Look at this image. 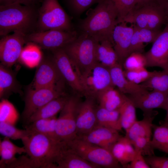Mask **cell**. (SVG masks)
<instances>
[{
  "mask_svg": "<svg viewBox=\"0 0 168 168\" xmlns=\"http://www.w3.org/2000/svg\"><path fill=\"white\" fill-rule=\"evenodd\" d=\"M118 24L117 13L112 0H100L81 21L79 27L81 32L98 42L109 40L112 43L113 31Z\"/></svg>",
  "mask_w": 168,
  "mask_h": 168,
  "instance_id": "cell-1",
  "label": "cell"
},
{
  "mask_svg": "<svg viewBox=\"0 0 168 168\" xmlns=\"http://www.w3.org/2000/svg\"><path fill=\"white\" fill-rule=\"evenodd\" d=\"M26 153L40 168H56L55 161L64 142L32 132L21 140Z\"/></svg>",
  "mask_w": 168,
  "mask_h": 168,
  "instance_id": "cell-2",
  "label": "cell"
},
{
  "mask_svg": "<svg viewBox=\"0 0 168 168\" xmlns=\"http://www.w3.org/2000/svg\"><path fill=\"white\" fill-rule=\"evenodd\" d=\"M36 14L30 5L14 3L0 6V35L20 31L26 34L34 26Z\"/></svg>",
  "mask_w": 168,
  "mask_h": 168,
  "instance_id": "cell-3",
  "label": "cell"
},
{
  "mask_svg": "<svg viewBox=\"0 0 168 168\" xmlns=\"http://www.w3.org/2000/svg\"><path fill=\"white\" fill-rule=\"evenodd\" d=\"M98 42L93 38L83 32L64 49L79 77L88 71L97 62L96 49Z\"/></svg>",
  "mask_w": 168,
  "mask_h": 168,
  "instance_id": "cell-4",
  "label": "cell"
},
{
  "mask_svg": "<svg viewBox=\"0 0 168 168\" xmlns=\"http://www.w3.org/2000/svg\"><path fill=\"white\" fill-rule=\"evenodd\" d=\"M64 142L66 146L74 152L98 168L122 167L109 150L77 137Z\"/></svg>",
  "mask_w": 168,
  "mask_h": 168,
  "instance_id": "cell-5",
  "label": "cell"
},
{
  "mask_svg": "<svg viewBox=\"0 0 168 168\" xmlns=\"http://www.w3.org/2000/svg\"><path fill=\"white\" fill-rule=\"evenodd\" d=\"M38 14L37 23L39 31L72 30L70 20L58 0H44Z\"/></svg>",
  "mask_w": 168,
  "mask_h": 168,
  "instance_id": "cell-6",
  "label": "cell"
},
{
  "mask_svg": "<svg viewBox=\"0 0 168 168\" xmlns=\"http://www.w3.org/2000/svg\"><path fill=\"white\" fill-rule=\"evenodd\" d=\"M123 22L131 24L138 28L157 30H160L164 24L167 23L163 10L157 3L135 9L126 16Z\"/></svg>",
  "mask_w": 168,
  "mask_h": 168,
  "instance_id": "cell-7",
  "label": "cell"
},
{
  "mask_svg": "<svg viewBox=\"0 0 168 168\" xmlns=\"http://www.w3.org/2000/svg\"><path fill=\"white\" fill-rule=\"evenodd\" d=\"M65 81L54 86L36 89H30L25 99V107L22 116L25 122L38 109L52 100L67 94Z\"/></svg>",
  "mask_w": 168,
  "mask_h": 168,
  "instance_id": "cell-8",
  "label": "cell"
},
{
  "mask_svg": "<svg viewBox=\"0 0 168 168\" xmlns=\"http://www.w3.org/2000/svg\"><path fill=\"white\" fill-rule=\"evenodd\" d=\"M81 96L73 94L70 96L60 112L56 123V133L60 141L66 142L77 136L76 117L77 107Z\"/></svg>",
  "mask_w": 168,
  "mask_h": 168,
  "instance_id": "cell-9",
  "label": "cell"
},
{
  "mask_svg": "<svg viewBox=\"0 0 168 168\" xmlns=\"http://www.w3.org/2000/svg\"><path fill=\"white\" fill-rule=\"evenodd\" d=\"M78 35L76 31L52 29L33 32L26 35L27 42L52 51L63 48L73 41Z\"/></svg>",
  "mask_w": 168,
  "mask_h": 168,
  "instance_id": "cell-10",
  "label": "cell"
},
{
  "mask_svg": "<svg viewBox=\"0 0 168 168\" xmlns=\"http://www.w3.org/2000/svg\"><path fill=\"white\" fill-rule=\"evenodd\" d=\"M79 77L85 97H91L96 100L100 92L114 86L111 81L110 68L98 63Z\"/></svg>",
  "mask_w": 168,
  "mask_h": 168,
  "instance_id": "cell-11",
  "label": "cell"
},
{
  "mask_svg": "<svg viewBox=\"0 0 168 168\" xmlns=\"http://www.w3.org/2000/svg\"><path fill=\"white\" fill-rule=\"evenodd\" d=\"M26 35L16 31L2 37L0 40L1 64L9 67L19 60L24 45L27 42Z\"/></svg>",
  "mask_w": 168,
  "mask_h": 168,
  "instance_id": "cell-12",
  "label": "cell"
},
{
  "mask_svg": "<svg viewBox=\"0 0 168 168\" xmlns=\"http://www.w3.org/2000/svg\"><path fill=\"white\" fill-rule=\"evenodd\" d=\"M52 51V57L63 78L70 86L74 94L84 96L79 76L64 49L60 48Z\"/></svg>",
  "mask_w": 168,
  "mask_h": 168,
  "instance_id": "cell-13",
  "label": "cell"
},
{
  "mask_svg": "<svg viewBox=\"0 0 168 168\" xmlns=\"http://www.w3.org/2000/svg\"><path fill=\"white\" fill-rule=\"evenodd\" d=\"M144 54L146 67H158L168 71V23Z\"/></svg>",
  "mask_w": 168,
  "mask_h": 168,
  "instance_id": "cell-14",
  "label": "cell"
},
{
  "mask_svg": "<svg viewBox=\"0 0 168 168\" xmlns=\"http://www.w3.org/2000/svg\"><path fill=\"white\" fill-rule=\"evenodd\" d=\"M96 102L95 99L89 97L80 102L76 117L77 137L87 133L97 125Z\"/></svg>",
  "mask_w": 168,
  "mask_h": 168,
  "instance_id": "cell-15",
  "label": "cell"
},
{
  "mask_svg": "<svg viewBox=\"0 0 168 168\" xmlns=\"http://www.w3.org/2000/svg\"><path fill=\"white\" fill-rule=\"evenodd\" d=\"M38 66L31 89L49 87L65 81L52 57L42 59Z\"/></svg>",
  "mask_w": 168,
  "mask_h": 168,
  "instance_id": "cell-16",
  "label": "cell"
},
{
  "mask_svg": "<svg viewBox=\"0 0 168 168\" xmlns=\"http://www.w3.org/2000/svg\"><path fill=\"white\" fill-rule=\"evenodd\" d=\"M122 22L115 27L112 35V43L117 54L118 62L123 66L126 58L130 54V47L134 26Z\"/></svg>",
  "mask_w": 168,
  "mask_h": 168,
  "instance_id": "cell-17",
  "label": "cell"
},
{
  "mask_svg": "<svg viewBox=\"0 0 168 168\" xmlns=\"http://www.w3.org/2000/svg\"><path fill=\"white\" fill-rule=\"evenodd\" d=\"M168 95L152 90L148 91L139 94L128 95L136 108L141 110L143 113L153 111L156 108L167 109V98Z\"/></svg>",
  "mask_w": 168,
  "mask_h": 168,
  "instance_id": "cell-18",
  "label": "cell"
},
{
  "mask_svg": "<svg viewBox=\"0 0 168 168\" xmlns=\"http://www.w3.org/2000/svg\"><path fill=\"white\" fill-rule=\"evenodd\" d=\"M119 132L114 129L97 125L87 133L76 137L110 151L112 146L121 136Z\"/></svg>",
  "mask_w": 168,
  "mask_h": 168,
  "instance_id": "cell-19",
  "label": "cell"
},
{
  "mask_svg": "<svg viewBox=\"0 0 168 168\" xmlns=\"http://www.w3.org/2000/svg\"><path fill=\"white\" fill-rule=\"evenodd\" d=\"M122 65L117 63L110 68L113 85L123 93L134 95L144 93L148 90L141 84H137L130 81L125 77Z\"/></svg>",
  "mask_w": 168,
  "mask_h": 168,
  "instance_id": "cell-20",
  "label": "cell"
},
{
  "mask_svg": "<svg viewBox=\"0 0 168 168\" xmlns=\"http://www.w3.org/2000/svg\"><path fill=\"white\" fill-rule=\"evenodd\" d=\"M56 168H98L68 147L64 142L56 159Z\"/></svg>",
  "mask_w": 168,
  "mask_h": 168,
  "instance_id": "cell-21",
  "label": "cell"
},
{
  "mask_svg": "<svg viewBox=\"0 0 168 168\" xmlns=\"http://www.w3.org/2000/svg\"><path fill=\"white\" fill-rule=\"evenodd\" d=\"M156 111L143 113V119L136 121L126 132L125 137L131 143L139 138H152L153 124L152 122L157 115Z\"/></svg>",
  "mask_w": 168,
  "mask_h": 168,
  "instance_id": "cell-22",
  "label": "cell"
},
{
  "mask_svg": "<svg viewBox=\"0 0 168 168\" xmlns=\"http://www.w3.org/2000/svg\"><path fill=\"white\" fill-rule=\"evenodd\" d=\"M127 97L126 95L112 86L100 92L96 100L99 106L113 110H119Z\"/></svg>",
  "mask_w": 168,
  "mask_h": 168,
  "instance_id": "cell-23",
  "label": "cell"
},
{
  "mask_svg": "<svg viewBox=\"0 0 168 168\" xmlns=\"http://www.w3.org/2000/svg\"><path fill=\"white\" fill-rule=\"evenodd\" d=\"M70 96L66 94L55 98L35 111L26 122V125L36 120L56 116L63 108Z\"/></svg>",
  "mask_w": 168,
  "mask_h": 168,
  "instance_id": "cell-24",
  "label": "cell"
},
{
  "mask_svg": "<svg viewBox=\"0 0 168 168\" xmlns=\"http://www.w3.org/2000/svg\"><path fill=\"white\" fill-rule=\"evenodd\" d=\"M110 152L123 168H126L133 159L136 153L134 147L125 137H121L112 147Z\"/></svg>",
  "mask_w": 168,
  "mask_h": 168,
  "instance_id": "cell-25",
  "label": "cell"
},
{
  "mask_svg": "<svg viewBox=\"0 0 168 168\" xmlns=\"http://www.w3.org/2000/svg\"><path fill=\"white\" fill-rule=\"evenodd\" d=\"M133 26L134 29L131 40L130 54L133 52L142 53L144 44L153 43L161 31L160 30L140 28Z\"/></svg>",
  "mask_w": 168,
  "mask_h": 168,
  "instance_id": "cell-26",
  "label": "cell"
},
{
  "mask_svg": "<svg viewBox=\"0 0 168 168\" xmlns=\"http://www.w3.org/2000/svg\"><path fill=\"white\" fill-rule=\"evenodd\" d=\"M96 57L97 63L109 68L119 63L117 56L113 44L109 40L97 43Z\"/></svg>",
  "mask_w": 168,
  "mask_h": 168,
  "instance_id": "cell-27",
  "label": "cell"
},
{
  "mask_svg": "<svg viewBox=\"0 0 168 168\" xmlns=\"http://www.w3.org/2000/svg\"><path fill=\"white\" fill-rule=\"evenodd\" d=\"M97 125L118 131L122 129L120 123L119 110H111L97 105L96 109Z\"/></svg>",
  "mask_w": 168,
  "mask_h": 168,
  "instance_id": "cell-28",
  "label": "cell"
},
{
  "mask_svg": "<svg viewBox=\"0 0 168 168\" xmlns=\"http://www.w3.org/2000/svg\"><path fill=\"white\" fill-rule=\"evenodd\" d=\"M2 64L0 65V98H6L16 90V80L14 74L10 69Z\"/></svg>",
  "mask_w": 168,
  "mask_h": 168,
  "instance_id": "cell-29",
  "label": "cell"
},
{
  "mask_svg": "<svg viewBox=\"0 0 168 168\" xmlns=\"http://www.w3.org/2000/svg\"><path fill=\"white\" fill-rule=\"evenodd\" d=\"M57 119V117L55 116L50 118L38 119L27 124L25 128L32 132L45 134L59 140L56 133Z\"/></svg>",
  "mask_w": 168,
  "mask_h": 168,
  "instance_id": "cell-30",
  "label": "cell"
},
{
  "mask_svg": "<svg viewBox=\"0 0 168 168\" xmlns=\"http://www.w3.org/2000/svg\"><path fill=\"white\" fill-rule=\"evenodd\" d=\"M151 144L152 148L168 153V122L161 125H153Z\"/></svg>",
  "mask_w": 168,
  "mask_h": 168,
  "instance_id": "cell-31",
  "label": "cell"
},
{
  "mask_svg": "<svg viewBox=\"0 0 168 168\" xmlns=\"http://www.w3.org/2000/svg\"><path fill=\"white\" fill-rule=\"evenodd\" d=\"M147 89H152L168 95V71H154L150 77L141 84Z\"/></svg>",
  "mask_w": 168,
  "mask_h": 168,
  "instance_id": "cell-32",
  "label": "cell"
},
{
  "mask_svg": "<svg viewBox=\"0 0 168 168\" xmlns=\"http://www.w3.org/2000/svg\"><path fill=\"white\" fill-rule=\"evenodd\" d=\"M136 107L128 96L125 101L119 109L120 123L122 129L125 131L137 121Z\"/></svg>",
  "mask_w": 168,
  "mask_h": 168,
  "instance_id": "cell-33",
  "label": "cell"
},
{
  "mask_svg": "<svg viewBox=\"0 0 168 168\" xmlns=\"http://www.w3.org/2000/svg\"><path fill=\"white\" fill-rule=\"evenodd\" d=\"M39 47L34 44L24 47L19 60L30 68L38 66L42 60L41 54Z\"/></svg>",
  "mask_w": 168,
  "mask_h": 168,
  "instance_id": "cell-34",
  "label": "cell"
},
{
  "mask_svg": "<svg viewBox=\"0 0 168 168\" xmlns=\"http://www.w3.org/2000/svg\"><path fill=\"white\" fill-rule=\"evenodd\" d=\"M32 133L26 129H21L16 127L13 124L0 122V133L5 136L13 140H21Z\"/></svg>",
  "mask_w": 168,
  "mask_h": 168,
  "instance_id": "cell-35",
  "label": "cell"
},
{
  "mask_svg": "<svg viewBox=\"0 0 168 168\" xmlns=\"http://www.w3.org/2000/svg\"><path fill=\"white\" fill-rule=\"evenodd\" d=\"M147 60L144 54L139 52L131 53L125 59L123 67L125 70H133L146 67Z\"/></svg>",
  "mask_w": 168,
  "mask_h": 168,
  "instance_id": "cell-36",
  "label": "cell"
},
{
  "mask_svg": "<svg viewBox=\"0 0 168 168\" xmlns=\"http://www.w3.org/2000/svg\"><path fill=\"white\" fill-rule=\"evenodd\" d=\"M118 15V23H122L135 9L136 0H112Z\"/></svg>",
  "mask_w": 168,
  "mask_h": 168,
  "instance_id": "cell-37",
  "label": "cell"
},
{
  "mask_svg": "<svg viewBox=\"0 0 168 168\" xmlns=\"http://www.w3.org/2000/svg\"><path fill=\"white\" fill-rule=\"evenodd\" d=\"M17 115V111L11 103L6 99L1 100L0 103V122L13 124Z\"/></svg>",
  "mask_w": 168,
  "mask_h": 168,
  "instance_id": "cell-38",
  "label": "cell"
},
{
  "mask_svg": "<svg viewBox=\"0 0 168 168\" xmlns=\"http://www.w3.org/2000/svg\"><path fill=\"white\" fill-rule=\"evenodd\" d=\"M154 71H149L145 67L133 70H124L126 78L132 82L141 84L148 79L152 75Z\"/></svg>",
  "mask_w": 168,
  "mask_h": 168,
  "instance_id": "cell-39",
  "label": "cell"
},
{
  "mask_svg": "<svg viewBox=\"0 0 168 168\" xmlns=\"http://www.w3.org/2000/svg\"><path fill=\"white\" fill-rule=\"evenodd\" d=\"M151 139L150 138L141 137L135 140L132 144L135 151L141 153L143 156L154 155V149L151 144Z\"/></svg>",
  "mask_w": 168,
  "mask_h": 168,
  "instance_id": "cell-40",
  "label": "cell"
},
{
  "mask_svg": "<svg viewBox=\"0 0 168 168\" xmlns=\"http://www.w3.org/2000/svg\"><path fill=\"white\" fill-rule=\"evenodd\" d=\"M100 0H68L69 6L76 15L82 14L86 10Z\"/></svg>",
  "mask_w": 168,
  "mask_h": 168,
  "instance_id": "cell-41",
  "label": "cell"
},
{
  "mask_svg": "<svg viewBox=\"0 0 168 168\" xmlns=\"http://www.w3.org/2000/svg\"><path fill=\"white\" fill-rule=\"evenodd\" d=\"M6 168H40L38 165L30 157L22 156L16 158L7 164Z\"/></svg>",
  "mask_w": 168,
  "mask_h": 168,
  "instance_id": "cell-42",
  "label": "cell"
},
{
  "mask_svg": "<svg viewBox=\"0 0 168 168\" xmlns=\"http://www.w3.org/2000/svg\"><path fill=\"white\" fill-rule=\"evenodd\" d=\"M152 168H168V157L158 156L155 155L144 157Z\"/></svg>",
  "mask_w": 168,
  "mask_h": 168,
  "instance_id": "cell-43",
  "label": "cell"
},
{
  "mask_svg": "<svg viewBox=\"0 0 168 168\" xmlns=\"http://www.w3.org/2000/svg\"><path fill=\"white\" fill-rule=\"evenodd\" d=\"M150 168V166L146 162L143 156L141 153L136 152L133 159L128 165L126 167V168Z\"/></svg>",
  "mask_w": 168,
  "mask_h": 168,
  "instance_id": "cell-44",
  "label": "cell"
},
{
  "mask_svg": "<svg viewBox=\"0 0 168 168\" xmlns=\"http://www.w3.org/2000/svg\"><path fill=\"white\" fill-rule=\"evenodd\" d=\"M0 148L9 149L15 152L16 154H21L26 153L24 147H19L13 143L10 140V138L5 137L2 140H0Z\"/></svg>",
  "mask_w": 168,
  "mask_h": 168,
  "instance_id": "cell-45",
  "label": "cell"
},
{
  "mask_svg": "<svg viewBox=\"0 0 168 168\" xmlns=\"http://www.w3.org/2000/svg\"><path fill=\"white\" fill-rule=\"evenodd\" d=\"M35 0H0L1 5L14 3H20L26 5H30Z\"/></svg>",
  "mask_w": 168,
  "mask_h": 168,
  "instance_id": "cell-46",
  "label": "cell"
},
{
  "mask_svg": "<svg viewBox=\"0 0 168 168\" xmlns=\"http://www.w3.org/2000/svg\"><path fill=\"white\" fill-rule=\"evenodd\" d=\"M157 3L163 10L168 23V0H157Z\"/></svg>",
  "mask_w": 168,
  "mask_h": 168,
  "instance_id": "cell-47",
  "label": "cell"
},
{
  "mask_svg": "<svg viewBox=\"0 0 168 168\" xmlns=\"http://www.w3.org/2000/svg\"><path fill=\"white\" fill-rule=\"evenodd\" d=\"M157 0H136V4L135 9L143 6L157 3Z\"/></svg>",
  "mask_w": 168,
  "mask_h": 168,
  "instance_id": "cell-48",
  "label": "cell"
},
{
  "mask_svg": "<svg viewBox=\"0 0 168 168\" xmlns=\"http://www.w3.org/2000/svg\"><path fill=\"white\" fill-rule=\"evenodd\" d=\"M167 109L166 111V114L165 119V121L168 122V96L167 98Z\"/></svg>",
  "mask_w": 168,
  "mask_h": 168,
  "instance_id": "cell-49",
  "label": "cell"
}]
</instances>
